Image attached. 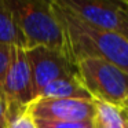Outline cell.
I'll return each instance as SVG.
<instances>
[{"instance_id":"obj_10","label":"cell","mask_w":128,"mask_h":128,"mask_svg":"<svg viewBox=\"0 0 128 128\" xmlns=\"http://www.w3.org/2000/svg\"><path fill=\"white\" fill-rule=\"evenodd\" d=\"M95 106H96V117H95L96 122L106 127L128 128V112H125L124 109L98 100H95Z\"/></svg>"},{"instance_id":"obj_2","label":"cell","mask_w":128,"mask_h":128,"mask_svg":"<svg viewBox=\"0 0 128 128\" xmlns=\"http://www.w3.org/2000/svg\"><path fill=\"white\" fill-rule=\"evenodd\" d=\"M4 2L25 37L26 48L48 47L65 52L64 32L54 14L51 2H43V0H4Z\"/></svg>"},{"instance_id":"obj_5","label":"cell","mask_w":128,"mask_h":128,"mask_svg":"<svg viewBox=\"0 0 128 128\" xmlns=\"http://www.w3.org/2000/svg\"><path fill=\"white\" fill-rule=\"evenodd\" d=\"M0 88L6 96L7 109H26L37 99L24 48L11 47V58L0 80Z\"/></svg>"},{"instance_id":"obj_14","label":"cell","mask_w":128,"mask_h":128,"mask_svg":"<svg viewBox=\"0 0 128 128\" xmlns=\"http://www.w3.org/2000/svg\"><path fill=\"white\" fill-rule=\"evenodd\" d=\"M7 124V100L0 88V128H6Z\"/></svg>"},{"instance_id":"obj_17","label":"cell","mask_w":128,"mask_h":128,"mask_svg":"<svg viewBox=\"0 0 128 128\" xmlns=\"http://www.w3.org/2000/svg\"><path fill=\"white\" fill-rule=\"evenodd\" d=\"M122 109H124L125 112H128V98H127V100H125V103H124V106H122Z\"/></svg>"},{"instance_id":"obj_11","label":"cell","mask_w":128,"mask_h":128,"mask_svg":"<svg viewBox=\"0 0 128 128\" xmlns=\"http://www.w3.org/2000/svg\"><path fill=\"white\" fill-rule=\"evenodd\" d=\"M6 128H37L26 109H7Z\"/></svg>"},{"instance_id":"obj_3","label":"cell","mask_w":128,"mask_h":128,"mask_svg":"<svg viewBox=\"0 0 128 128\" xmlns=\"http://www.w3.org/2000/svg\"><path fill=\"white\" fill-rule=\"evenodd\" d=\"M77 78L92 100L122 109L128 98V73L102 58L77 62Z\"/></svg>"},{"instance_id":"obj_6","label":"cell","mask_w":128,"mask_h":128,"mask_svg":"<svg viewBox=\"0 0 128 128\" xmlns=\"http://www.w3.org/2000/svg\"><path fill=\"white\" fill-rule=\"evenodd\" d=\"M25 55L37 98L51 81L62 77H77V66L62 51L48 47H32L25 50Z\"/></svg>"},{"instance_id":"obj_13","label":"cell","mask_w":128,"mask_h":128,"mask_svg":"<svg viewBox=\"0 0 128 128\" xmlns=\"http://www.w3.org/2000/svg\"><path fill=\"white\" fill-rule=\"evenodd\" d=\"M10 58H11V46L0 43V80L8 68Z\"/></svg>"},{"instance_id":"obj_16","label":"cell","mask_w":128,"mask_h":128,"mask_svg":"<svg viewBox=\"0 0 128 128\" xmlns=\"http://www.w3.org/2000/svg\"><path fill=\"white\" fill-rule=\"evenodd\" d=\"M95 128H114V127H106V125L99 124V122H96V121H95Z\"/></svg>"},{"instance_id":"obj_9","label":"cell","mask_w":128,"mask_h":128,"mask_svg":"<svg viewBox=\"0 0 128 128\" xmlns=\"http://www.w3.org/2000/svg\"><path fill=\"white\" fill-rule=\"evenodd\" d=\"M0 43L24 50L26 48L25 37L18 28L12 14L7 8L4 0H0Z\"/></svg>"},{"instance_id":"obj_15","label":"cell","mask_w":128,"mask_h":128,"mask_svg":"<svg viewBox=\"0 0 128 128\" xmlns=\"http://www.w3.org/2000/svg\"><path fill=\"white\" fill-rule=\"evenodd\" d=\"M121 36H122V37H124V39H125V40H127V42H128V26H127V28L124 29V32H122V33H121Z\"/></svg>"},{"instance_id":"obj_4","label":"cell","mask_w":128,"mask_h":128,"mask_svg":"<svg viewBox=\"0 0 128 128\" xmlns=\"http://www.w3.org/2000/svg\"><path fill=\"white\" fill-rule=\"evenodd\" d=\"M58 2L70 14L94 28L121 34L128 26V2Z\"/></svg>"},{"instance_id":"obj_12","label":"cell","mask_w":128,"mask_h":128,"mask_svg":"<svg viewBox=\"0 0 128 128\" xmlns=\"http://www.w3.org/2000/svg\"><path fill=\"white\" fill-rule=\"evenodd\" d=\"M37 128H95V121L88 122H69V121H54V120L34 118Z\"/></svg>"},{"instance_id":"obj_7","label":"cell","mask_w":128,"mask_h":128,"mask_svg":"<svg viewBox=\"0 0 128 128\" xmlns=\"http://www.w3.org/2000/svg\"><path fill=\"white\" fill-rule=\"evenodd\" d=\"M33 118L54 120L69 122L95 121L96 106L95 100L90 99H51L37 98L26 108Z\"/></svg>"},{"instance_id":"obj_1","label":"cell","mask_w":128,"mask_h":128,"mask_svg":"<svg viewBox=\"0 0 128 128\" xmlns=\"http://www.w3.org/2000/svg\"><path fill=\"white\" fill-rule=\"evenodd\" d=\"M51 6L64 32L65 54L73 64L84 58H102L128 73V42L121 34L83 22L58 0H52Z\"/></svg>"},{"instance_id":"obj_8","label":"cell","mask_w":128,"mask_h":128,"mask_svg":"<svg viewBox=\"0 0 128 128\" xmlns=\"http://www.w3.org/2000/svg\"><path fill=\"white\" fill-rule=\"evenodd\" d=\"M39 98L51 99H92L77 77H62L51 81L43 88Z\"/></svg>"}]
</instances>
